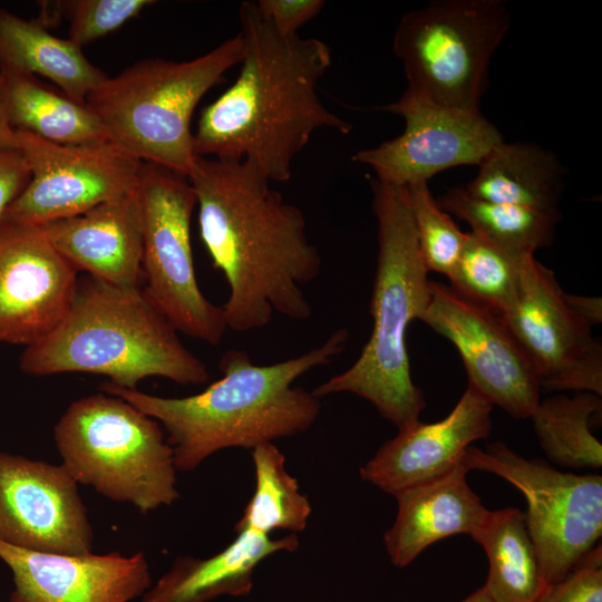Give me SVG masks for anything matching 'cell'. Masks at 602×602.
I'll use <instances>...</instances> for the list:
<instances>
[{
	"mask_svg": "<svg viewBox=\"0 0 602 602\" xmlns=\"http://www.w3.org/2000/svg\"><path fill=\"white\" fill-rule=\"evenodd\" d=\"M30 179L4 220L40 226L82 214L136 190L144 162L119 144L61 145L16 130Z\"/></svg>",
	"mask_w": 602,
	"mask_h": 602,
	"instance_id": "obj_11",
	"label": "cell"
},
{
	"mask_svg": "<svg viewBox=\"0 0 602 602\" xmlns=\"http://www.w3.org/2000/svg\"><path fill=\"white\" fill-rule=\"evenodd\" d=\"M54 439L77 483L130 503L143 515L179 497L173 449L161 424L117 396L100 391L71 402Z\"/></svg>",
	"mask_w": 602,
	"mask_h": 602,
	"instance_id": "obj_7",
	"label": "cell"
},
{
	"mask_svg": "<svg viewBox=\"0 0 602 602\" xmlns=\"http://www.w3.org/2000/svg\"><path fill=\"white\" fill-rule=\"evenodd\" d=\"M493 405L467 387L441 420L399 429L361 468L360 476L390 495L445 475L462 464L466 449L492 431Z\"/></svg>",
	"mask_w": 602,
	"mask_h": 602,
	"instance_id": "obj_18",
	"label": "cell"
},
{
	"mask_svg": "<svg viewBox=\"0 0 602 602\" xmlns=\"http://www.w3.org/2000/svg\"><path fill=\"white\" fill-rule=\"evenodd\" d=\"M463 464L495 474L524 496V521L545 583L562 580L593 548L602 533V477L560 472L527 459L502 441L484 450L469 446Z\"/></svg>",
	"mask_w": 602,
	"mask_h": 602,
	"instance_id": "obj_10",
	"label": "cell"
},
{
	"mask_svg": "<svg viewBox=\"0 0 602 602\" xmlns=\"http://www.w3.org/2000/svg\"><path fill=\"white\" fill-rule=\"evenodd\" d=\"M0 560L12 574V594L23 602H129L152 586L143 552L43 553L0 540Z\"/></svg>",
	"mask_w": 602,
	"mask_h": 602,
	"instance_id": "obj_17",
	"label": "cell"
},
{
	"mask_svg": "<svg viewBox=\"0 0 602 602\" xmlns=\"http://www.w3.org/2000/svg\"><path fill=\"white\" fill-rule=\"evenodd\" d=\"M538 602H602L601 544L591 548L562 580L548 584Z\"/></svg>",
	"mask_w": 602,
	"mask_h": 602,
	"instance_id": "obj_32",
	"label": "cell"
},
{
	"mask_svg": "<svg viewBox=\"0 0 602 602\" xmlns=\"http://www.w3.org/2000/svg\"><path fill=\"white\" fill-rule=\"evenodd\" d=\"M0 69L42 76L80 103H86L107 77L69 39L56 37L39 21L23 19L2 8Z\"/></svg>",
	"mask_w": 602,
	"mask_h": 602,
	"instance_id": "obj_23",
	"label": "cell"
},
{
	"mask_svg": "<svg viewBox=\"0 0 602 602\" xmlns=\"http://www.w3.org/2000/svg\"><path fill=\"white\" fill-rule=\"evenodd\" d=\"M242 58L235 81L202 110L193 132L197 157L245 161L270 182H288L295 156L322 128L352 126L330 111L318 85L331 66L317 38L284 37L255 1L240 4Z\"/></svg>",
	"mask_w": 602,
	"mask_h": 602,
	"instance_id": "obj_2",
	"label": "cell"
},
{
	"mask_svg": "<svg viewBox=\"0 0 602 602\" xmlns=\"http://www.w3.org/2000/svg\"><path fill=\"white\" fill-rule=\"evenodd\" d=\"M151 0H74L61 2L70 19L69 40L82 48L139 14Z\"/></svg>",
	"mask_w": 602,
	"mask_h": 602,
	"instance_id": "obj_31",
	"label": "cell"
},
{
	"mask_svg": "<svg viewBox=\"0 0 602 602\" xmlns=\"http://www.w3.org/2000/svg\"><path fill=\"white\" fill-rule=\"evenodd\" d=\"M511 25L499 0H436L402 16L392 49L406 91L431 104L480 113L491 58Z\"/></svg>",
	"mask_w": 602,
	"mask_h": 602,
	"instance_id": "obj_8",
	"label": "cell"
},
{
	"mask_svg": "<svg viewBox=\"0 0 602 602\" xmlns=\"http://www.w3.org/2000/svg\"><path fill=\"white\" fill-rule=\"evenodd\" d=\"M502 318L532 362L541 390L602 395V347L592 326L569 307L554 272L534 255Z\"/></svg>",
	"mask_w": 602,
	"mask_h": 602,
	"instance_id": "obj_12",
	"label": "cell"
},
{
	"mask_svg": "<svg viewBox=\"0 0 602 602\" xmlns=\"http://www.w3.org/2000/svg\"><path fill=\"white\" fill-rule=\"evenodd\" d=\"M401 116L399 136L352 156L370 166L378 181L407 187L445 169L477 165L499 143V130L482 113H467L418 98L408 91L379 107Z\"/></svg>",
	"mask_w": 602,
	"mask_h": 602,
	"instance_id": "obj_14",
	"label": "cell"
},
{
	"mask_svg": "<svg viewBox=\"0 0 602 602\" xmlns=\"http://www.w3.org/2000/svg\"><path fill=\"white\" fill-rule=\"evenodd\" d=\"M460 602H492L484 586L477 589Z\"/></svg>",
	"mask_w": 602,
	"mask_h": 602,
	"instance_id": "obj_37",
	"label": "cell"
},
{
	"mask_svg": "<svg viewBox=\"0 0 602 602\" xmlns=\"http://www.w3.org/2000/svg\"><path fill=\"white\" fill-rule=\"evenodd\" d=\"M8 602H23L22 600L18 599L16 595L11 593Z\"/></svg>",
	"mask_w": 602,
	"mask_h": 602,
	"instance_id": "obj_38",
	"label": "cell"
},
{
	"mask_svg": "<svg viewBox=\"0 0 602 602\" xmlns=\"http://www.w3.org/2000/svg\"><path fill=\"white\" fill-rule=\"evenodd\" d=\"M64 467L0 452V540L25 550L88 554L94 533Z\"/></svg>",
	"mask_w": 602,
	"mask_h": 602,
	"instance_id": "obj_15",
	"label": "cell"
},
{
	"mask_svg": "<svg viewBox=\"0 0 602 602\" xmlns=\"http://www.w3.org/2000/svg\"><path fill=\"white\" fill-rule=\"evenodd\" d=\"M19 368L31 376L82 372L127 389L148 377L179 385L205 383V363L186 349L171 322L142 288H120L94 276L78 280L57 328L25 347Z\"/></svg>",
	"mask_w": 602,
	"mask_h": 602,
	"instance_id": "obj_4",
	"label": "cell"
},
{
	"mask_svg": "<svg viewBox=\"0 0 602 602\" xmlns=\"http://www.w3.org/2000/svg\"><path fill=\"white\" fill-rule=\"evenodd\" d=\"M533 255L468 232L457 265L448 278L449 285L467 299L502 315L514 303L524 268Z\"/></svg>",
	"mask_w": 602,
	"mask_h": 602,
	"instance_id": "obj_29",
	"label": "cell"
},
{
	"mask_svg": "<svg viewBox=\"0 0 602 602\" xmlns=\"http://www.w3.org/2000/svg\"><path fill=\"white\" fill-rule=\"evenodd\" d=\"M29 179L30 171L23 154L17 148L0 146V224Z\"/></svg>",
	"mask_w": 602,
	"mask_h": 602,
	"instance_id": "obj_34",
	"label": "cell"
},
{
	"mask_svg": "<svg viewBox=\"0 0 602 602\" xmlns=\"http://www.w3.org/2000/svg\"><path fill=\"white\" fill-rule=\"evenodd\" d=\"M0 96L9 125L61 145L113 140L86 103L42 84L38 77L0 69Z\"/></svg>",
	"mask_w": 602,
	"mask_h": 602,
	"instance_id": "obj_22",
	"label": "cell"
},
{
	"mask_svg": "<svg viewBox=\"0 0 602 602\" xmlns=\"http://www.w3.org/2000/svg\"><path fill=\"white\" fill-rule=\"evenodd\" d=\"M563 167L557 157L532 143L496 145L478 164L464 190L488 202L557 212Z\"/></svg>",
	"mask_w": 602,
	"mask_h": 602,
	"instance_id": "obj_24",
	"label": "cell"
},
{
	"mask_svg": "<svg viewBox=\"0 0 602 602\" xmlns=\"http://www.w3.org/2000/svg\"><path fill=\"white\" fill-rule=\"evenodd\" d=\"M0 146L16 148V130L9 125L0 96Z\"/></svg>",
	"mask_w": 602,
	"mask_h": 602,
	"instance_id": "obj_36",
	"label": "cell"
},
{
	"mask_svg": "<svg viewBox=\"0 0 602 602\" xmlns=\"http://www.w3.org/2000/svg\"><path fill=\"white\" fill-rule=\"evenodd\" d=\"M299 544L295 534L271 538L252 531L239 532L211 557H177L140 602H208L223 595L246 596L256 566L274 553L294 552Z\"/></svg>",
	"mask_w": 602,
	"mask_h": 602,
	"instance_id": "obj_21",
	"label": "cell"
},
{
	"mask_svg": "<svg viewBox=\"0 0 602 602\" xmlns=\"http://www.w3.org/2000/svg\"><path fill=\"white\" fill-rule=\"evenodd\" d=\"M242 58L240 33L187 60H140L95 88L86 104L111 139L144 163L188 177L197 156L191 128L203 96Z\"/></svg>",
	"mask_w": 602,
	"mask_h": 602,
	"instance_id": "obj_6",
	"label": "cell"
},
{
	"mask_svg": "<svg viewBox=\"0 0 602 602\" xmlns=\"http://www.w3.org/2000/svg\"><path fill=\"white\" fill-rule=\"evenodd\" d=\"M470 537L488 560L483 586L492 602H538L547 584L521 509H488Z\"/></svg>",
	"mask_w": 602,
	"mask_h": 602,
	"instance_id": "obj_25",
	"label": "cell"
},
{
	"mask_svg": "<svg viewBox=\"0 0 602 602\" xmlns=\"http://www.w3.org/2000/svg\"><path fill=\"white\" fill-rule=\"evenodd\" d=\"M77 271L120 288H140L142 220L135 191L39 226Z\"/></svg>",
	"mask_w": 602,
	"mask_h": 602,
	"instance_id": "obj_19",
	"label": "cell"
},
{
	"mask_svg": "<svg viewBox=\"0 0 602 602\" xmlns=\"http://www.w3.org/2000/svg\"><path fill=\"white\" fill-rule=\"evenodd\" d=\"M187 178L202 242L229 285L227 329H261L274 313L308 320L304 288L320 274L322 258L302 211L245 161L197 157Z\"/></svg>",
	"mask_w": 602,
	"mask_h": 602,
	"instance_id": "obj_1",
	"label": "cell"
},
{
	"mask_svg": "<svg viewBox=\"0 0 602 602\" xmlns=\"http://www.w3.org/2000/svg\"><path fill=\"white\" fill-rule=\"evenodd\" d=\"M77 271L39 226L0 224V342L31 346L65 318Z\"/></svg>",
	"mask_w": 602,
	"mask_h": 602,
	"instance_id": "obj_16",
	"label": "cell"
},
{
	"mask_svg": "<svg viewBox=\"0 0 602 602\" xmlns=\"http://www.w3.org/2000/svg\"><path fill=\"white\" fill-rule=\"evenodd\" d=\"M348 339V330L340 328L320 346L265 366L253 363L245 350L230 349L219 362L222 378L192 396H154L109 381L100 390L157 420L167 433L176 470L187 473L219 450L253 449L308 430L321 412V398L293 383L329 365Z\"/></svg>",
	"mask_w": 602,
	"mask_h": 602,
	"instance_id": "obj_3",
	"label": "cell"
},
{
	"mask_svg": "<svg viewBox=\"0 0 602 602\" xmlns=\"http://www.w3.org/2000/svg\"><path fill=\"white\" fill-rule=\"evenodd\" d=\"M144 290L177 332L217 346L227 330L223 307L201 291L191 244L197 202L187 177L144 163L137 185Z\"/></svg>",
	"mask_w": 602,
	"mask_h": 602,
	"instance_id": "obj_9",
	"label": "cell"
},
{
	"mask_svg": "<svg viewBox=\"0 0 602 602\" xmlns=\"http://www.w3.org/2000/svg\"><path fill=\"white\" fill-rule=\"evenodd\" d=\"M565 300L569 307L583 318L591 326L598 324L602 320L601 298L575 295L565 292Z\"/></svg>",
	"mask_w": 602,
	"mask_h": 602,
	"instance_id": "obj_35",
	"label": "cell"
},
{
	"mask_svg": "<svg viewBox=\"0 0 602 602\" xmlns=\"http://www.w3.org/2000/svg\"><path fill=\"white\" fill-rule=\"evenodd\" d=\"M468 468L459 464L443 476L394 495L398 509L383 535L390 562L409 565L426 547L443 538L470 534L487 513L467 483Z\"/></svg>",
	"mask_w": 602,
	"mask_h": 602,
	"instance_id": "obj_20",
	"label": "cell"
},
{
	"mask_svg": "<svg viewBox=\"0 0 602 602\" xmlns=\"http://www.w3.org/2000/svg\"><path fill=\"white\" fill-rule=\"evenodd\" d=\"M255 474L254 493L246 504L235 532L252 531L269 535L275 530L302 532L311 515V504L299 489L295 477L285 468V457L273 443L251 449Z\"/></svg>",
	"mask_w": 602,
	"mask_h": 602,
	"instance_id": "obj_28",
	"label": "cell"
},
{
	"mask_svg": "<svg viewBox=\"0 0 602 602\" xmlns=\"http://www.w3.org/2000/svg\"><path fill=\"white\" fill-rule=\"evenodd\" d=\"M423 322L457 349L468 386L517 419L530 418L541 400L535 370L502 315L450 285L429 281Z\"/></svg>",
	"mask_w": 602,
	"mask_h": 602,
	"instance_id": "obj_13",
	"label": "cell"
},
{
	"mask_svg": "<svg viewBox=\"0 0 602 602\" xmlns=\"http://www.w3.org/2000/svg\"><path fill=\"white\" fill-rule=\"evenodd\" d=\"M448 214L465 221L473 233L504 247L534 254L551 244L561 215L520 205L488 202L464 187L449 190L437 201Z\"/></svg>",
	"mask_w": 602,
	"mask_h": 602,
	"instance_id": "obj_27",
	"label": "cell"
},
{
	"mask_svg": "<svg viewBox=\"0 0 602 602\" xmlns=\"http://www.w3.org/2000/svg\"><path fill=\"white\" fill-rule=\"evenodd\" d=\"M420 253L427 271L450 276L464 249L466 233L434 198L428 182L406 187Z\"/></svg>",
	"mask_w": 602,
	"mask_h": 602,
	"instance_id": "obj_30",
	"label": "cell"
},
{
	"mask_svg": "<svg viewBox=\"0 0 602 602\" xmlns=\"http://www.w3.org/2000/svg\"><path fill=\"white\" fill-rule=\"evenodd\" d=\"M371 187L378 223L370 302L372 331L353 365L312 392L319 398L355 394L373 405L399 430L419 421L426 407L425 397L411 378L406 336L410 323L425 315L429 280L406 187L378 179L371 181Z\"/></svg>",
	"mask_w": 602,
	"mask_h": 602,
	"instance_id": "obj_5",
	"label": "cell"
},
{
	"mask_svg": "<svg viewBox=\"0 0 602 602\" xmlns=\"http://www.w3.org/2000/svg\"><path fill=\"white\" fill-rule=\"evenodd\" d=\"M255 3L261 16L284 37L298 35L326 4L322 0H259Z\"/></svg>",
	"mask_w": 602,
	"mask_h": 602,
	"instance_id": "obj_33",
	"label": "cell"
},
{
	"mask_svg": "<svg viewBox=\"0 0 602 602\" xmlns=\"http://www.w3.org/2000/svg\"><path fill=\"white\" fill-rule=\"evenodd\" d=\"M601 409V396L589 391L540 400L530 418L547 458L569 468H600L602 445L590 428Z\"/></svg>",
	"mask_w": 602,
	"mask_h": 602,
	"instance_id": "obj_26",
	"label": "cell"
}]
</instances>
